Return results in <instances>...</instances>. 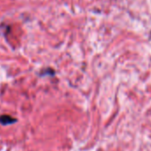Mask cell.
I'll return each instance as SVG.
<instances>
[{
  "label": "cell",
  "instance_id": "obj_1",
  "mask_svg": "<svg viewBox=\"0 0 151 151\" xmlns=\"http://www.w3.org/2000/svg\"><path fill=\"white\" fill-rule=\"evenodd\" d=\"M16 119L9 115H2L0 116V124L3 125H9L16 123Z\"/></svg>",
  "mask_w": 151,
  "mask_h": 151
}]
</instances>
